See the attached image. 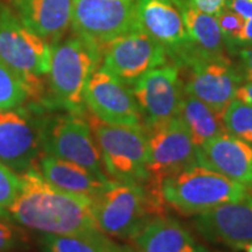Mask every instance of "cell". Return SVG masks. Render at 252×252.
Here are the masks:
<instances>
[{
	"label": "cell",
	"instance_id": "cell-2",
	"mask_svg": "<svg viewBox=\"0 0 252 252\" xmlns=\"http://www.w3.org/2000/svg\"><path fill=\"white\" fill-rule=\"evenodd\" d=\"M97 228L122 241H133L150 222L167 215L161 186L111 181L96 197Z\"/></svg>",
	"mask_w": 252,
	"mask_h": 252
},
{
	"label": "cell",
	"instance_id": "cell-8",
	"mask_svg": "<svg viewBox=\"0 0 252 252\" xmlns=\"http://www.w3.org/2000/svg\"><path fill=\"white\" fill-rule=\"evenodd\" d=\"M47 109L31 103L0 110V161L18 174L35 168L42 156Z\"/></svg>",
	"mask_w": 252,
	"mask_h": 252
},
{
	"label": "cell",
	"instance_id": "cell-35",
	"mask_svg": "<svg viewBox=\"0 0 252 252\" xmlns=\"http://www.w3.org/2000/svg\"><path fill=\"white\" fill-rule=\"evenodd\" d=\"M244 252H252V242H250V243H248L245 247L243 248Z\"/></svg>",
	"mask_w": 252,
	"mask_h": 252
},
{
	"label": "cell",
	"instance_id": "cell-31",
	"mask_svg": "<svg viewBox=\"0 0 252 252\" xmlns=\"http://www.w3.org/2000/svg\"><path fill=\"white\" fill-rule=\"evenodd\" d=\"M252 46V19H248L245 20L243 30L241 31L237 39L235 40L234 46L231 49V56L234 55L236 50L242 48V47H248Z\"/></svg>",
	"mask_w": 252,
	"mask_h": 252
},
{
	"label": "cell",
	"instance_id": "cell-25",
	"mask_svg": "<svg viewBox=\"0 0 252 252\" xmlns=\"http://www.w3.org/2000/svg\"><path fill=\"white\" fill-rule=\"evenodd\" d=\"M225 132L252 145V105L235 98L222 113Z\"/></svg>",
	"mask_w": 252,
	"mask_h": 252
},
{
	"label": "cell",
	"instance_id": "cell-17",
	"mask_svg": "<svg viewBox=\"0 0 252 252\" xmlns=\"http://www.w3.org/2000/svg\"><path fill=\"white\" fill-rule=\"evenodd\" d=\"M198 163L252 190V145L222 133L198 147Z\"/></svg>",
	"mask_w": 252,
	"mask_h": 252
},
{
	"label": "cell",
	"instance_id": "cell-21",
	"mask_svg": "<svg viewBox=\"0 0 252 252\" xmlns=\"http://www.w3.org/2000/svg\"><path fill=\"white\" fill-rule=\"evenodd\" d=\"M184 19L197 55L229 58L228 48L216 17L204 13L189 0H173Z\"/></svg>",
	"mask_w": 252,
	"mask_h": 252
},
{
	"label": "cell",
	"instance_id": "cell-33",
	"mask_svg": "<svg viewBox=\"0 0 252 252\" xmlns=\"http://www.w3.org/2000/svg\"><path fill=\"white\" fill-rule=\"evenodd\" d=\"M236 98L252 105V81L244 82L236 93Z\"/></svg>",
	"mask_w": 252,
	"mask_h": 252
},
{
	"label": "cell",
	"instance_id": "cell-34",
	"mask_svg": "<svg viewBox=\"0 0 252 252\" xmlns=\"http://www.w3.org/2000/svg\"><path fill=\"white\" fill-rule=\"evenodd\" d=\"M0 219H7V220H11V217H9V214L6 209L4 208H0Z\"/></svg>",
	"mask_w": 252,
	"mask_h": 252
},
{
	"label": "cell",
	"instance_id": "cell-12",
	"mask_svg": "<svg viewBox=\"0 0 252 252\" xmlns=\"http://www.w3.org/2000/svg\"><path fill=\"white\" fill-rule=\"evenodd\" d=\"M137 26L135 0H74L72 32L100 48Z\"/></svg>",
	"mask_w": 252,
	"mask_h": 252
},
{
	"label": "cell",
	"instance_id": "cell-10",
	"mask_svg": "<svg viewBox=\"0 0 252 252\" xmlns=\"http://www.w3.org/2000/svg\"><path fill=\"white\" fill-rule=\"evenodd\" d=\"M169 62L165 48L137 26L103 47L100 65L131 87L146 72Z\"/></svg>",
	"mask_w": 252,
	"mask_h": 252
},
{
	"label": "cell",
	"instance_id": "cell-19",
	"mask_svg": "<svg viewBox=\"0 0 252 252\" xmlns=\"http://www.w3.org/2000/svg\"><path fill=\"white\" fill-rule=\"evenodd\" d=\"M132 242L134 252H209L181 222L167 215L150 222Z\"/></svg>",
	"mask_w": 252,
	"mask_h": 252
},
{
	"label": "cell",
	"instance_id": "cell-1",
	"mask_svg": "<svg viewBox=\"0 0 252 252\" xmlns=\"http://www.w3.org/2000/svg\"><path fill=\"white\" fill-rule=\"evenodd\" d=\"M20 188L7 212L18 224L43 235H70L98 229L96 197L53 186L36 168L19 174ZM99 230V229H98Z\"/></svg>",
	"mask_w": 252,
	"mask_h": 252
},
{
	"label": "cell",
	"instance_id": "cell-7",
	"mask_svg": "<svg viewBox=\"0 0 252 252\" xmlns=\"http://www.w3.org/2000/svg\"><path fill=\"white\" fill-rule=\"evenodd\" d=\"M86 113H47L42 134L43 153L76 163L100 180L110 181Z\"/></svg>",
	"mask_w": 252,
	"mask_h": 252
},
{
	"label": "cell",
	"instance_id": "cell-13",
	"mask_svg": "<svg viewBox=\"0 0 252 252\" xmlns=\"http://www.w3.org/2000/svg\"><path fill=\"white\" fill-rule=\"evenodd\" d=\"M185 91L196 97L222 115L236 98L238 88L244 83L237 67L230 58L195 55L188 64Z\"/></svg>",
	"mask_w": 252,
	"mask_h": 252
},
{
	"label": "cell",
	"instance_id": "cell-4",
	"mask_svg": "<svg viewBox=\"0 0 252 252\" xmlns=\"http://www.w3.org/2000/svg\"><path fill=\"white\" fill-rule=\"evenodd\" d=\"M0 60L27 84L31 103L46 108L45 77L52 63V45L4 4H0Z\"/></svg>",
	"mask_w": 252,
	"mask_h": 252
},
{
	"label": "cell",
	"instance_id": "cell-3",
	"mask_svg": "<svg viewBox=\"0 0 252 252\" xmlns=\"http://www.w3.org/2000/svg\"><path fill=\"white\" fill-rule=\"evenodd\" d=\"M102 63V48L74 33L52 46L47 75V109L84 113V93L91 75Z\"/></svg>",
	"mask_w": 252,
	"mask_h": 252
},
{
	"label": "cell",
	"instance_id": "cell-32",
	"mask_svg": "<svg viewBox=\"0 0 252 252\" xmlns=\"http://www.w3.org/2000/svg\"><path fill=\"white\" fill-rule=\"evenodd\" d=\"M225 7L236 12L245 20L252 19V2L249 0H226Z\"/></svg>",
	"mask_w": 252,
	"mask_h": 252
},
{
	"label": "cell",
	"instance_id": "cell-24",
	"mask_svg": "<svg viewBox=\"0 0 252 252\" xmlns=\"http://www.w3.org/2000/svg\"><path fill=\"white\" fill-rule=\"evenodd\" d=\"M31 102L25 81L0 60V110L13 109Z\"/></svg>",
	"mask_w": 252,
	"mask_h": 252
},
{
	"label": "cell",
	"instance_id": "cell-22",
	"mask_svg": "<svg viewBox=\"0 0 252 252\" xmlns=\"http://www.w3.org/2000/svg\"><path fill=\"white\" fill-rule=\"evenodd\" d=\"M42 252H134L133 247L121 244L98 229L70 235H43Z\"/></svg>",
	"mask_w": 252,
	"mask_h": 252
},
{
	"label": "cell",
	"instance_id": "cell-36",
	"mask_svg": "<svg viewBox=\"0 0 252 252\" xmlns=\"http://www.w3.org/2000/svg\"><path fill=\"white\" fill-rule=\"evenodd\" d=\"M249 1H251V2H252V0H249Z\"/></svg>",
	"mask_w": 252,
	"mask_h": 252
},
{
	"label": "cell",
	"instance_id": "cell-18",
	"mask_svg": "<svg viewBox=\"0 0 252 252\" xmlns=\"http://www.w3.org/2000/svg\"><path fill=\"white\" fill-rule=\"evenodd\" d=\"M28 28L54 45L71 27L74 0H9Z\"/></svg>",
	"mask_w": 252,
	"mask_h": 252
},
{
	"label": "cell",
	"instance_id": "cell-23",
	"mask_svg": "<svg viewBox=\"0 0 252 252\" xmlns=\"http://www.w3.org/2000/svg\"><path fill=\"white\" fill-rule=\"evenodd\" d=\"M179 117L185 123L197 149L217 135L225 133L222 115L186 91Z\"/></svg>",
	"mask_w": 252,
	"mask_h": 252
},
{
	"label": "cell",
	"instance_id": "cell-27",
	"mask_svg": "<svg viewBox=\"0 0 252 252\" xmlns=\"http://www.w3.org/2000/svg\"><path fill=\"white\" fill-rule=\"evenodd\" d=\"M20 178L14 171L0 161V208L7 210L18 196Z\"/></svg>",
	"mask_w": 252,
	"mask_h": 252
},
{
	"label": "cell",
	"instance_id": "cell-6",
	"mask_svg": "<svg viewBox=\"0 0 252 252\" xmlns=\"http://www.w3.org/2000/svg\"><path fill=\"white\" fill-rule=\"evenodd\" d=\"M86 115L110 180L150 182L149 150L144 126L110 124L94 117L88 110Z\"/></svg>",
	"mask_w": 252,
	"mask_h": 252
},
{
	"label": "cell",
	"instance_id": "cell-20",
	"mask_svg": "<svg viewBox=\"0 0 252 252\" xmlns=\"http://www.w3.org/2000/svg\"><path fill=\"white\" fill-rule=\"evenodd\" d=\"M35 168L53 186L69 193L97 197L112 180L103 181L76 163L42 153Z\"/></svg>",
	"mask_w": 252,
	"mask_h": 252
},
{
	"label": "cell",
	"instance_id": "cell-11",
	"mask_svg": "<svg viewBox=\"0 0 252 252\" xmlns=\"http://www.w3.org/2000/svg\"><path fill=\"white\" fill-rule=\"evenodd\" d=\"M135 20L141 30L165 48L169 61L180 69L197 55L173 0H135Z\"/></svg>",
	"mask_w": 252,
	"mask_h": 252
},
{
	"label": "cell",
	"instance_id": "cell-5",
	"mask_svg": "<svg viewBox=\"0 0 252 252\" xmlns=\"http://www.w3.org/2000/svg\"><path fill=\"white\" fill-rule=\"evenodd\" d=\"M161 194L166 206L184 216L252 197L248 187L201 163L163 179Z\"/></svg>",
	"mask_w": 252,
	"mask_h": 252
},
{
	"label": "cell",
	"instance_id": "cell-14",
	"mask_svg": "<svg viewBox=\"0 0 252 252\" xmlns=\"http://www.w3.org/2000/svg\"><path fill=\"white\" fill-rule=\"evenodd\" d=\"M143 126L178 117L185 97L180 68L169 62L153 69L131 86Z\"/></svg>",
	"mask_w": 252,
	"mask_h": 252
},
{
	"label": "cell",
	"instance_id": "cell-28",
	"mask_svg": "<svg viewBox=\"0 0 252 252\" xmlns=\"http://www.w3.org/2000/svg\"><path fill=\"white\" fill-rule=\"evenodd\" d=\"M7 219H0V252H13L25 243V235Z\"/></svg>",
	"mask_w": 252,
	"mask_h": 252
},
{
	"label": "cell",
	"instance_id": "cell-15",
	"mask_svg": "<svg viewBox=\"0 0 252 252\" xmlns=\"http://www.w3.org/2000/svg\"><path fill=\"white\" fill-rule=\"evenodd\" d=\"M86 108L94 117L110 124L143 126V117L130 86L99 65L88 82Z\"/></svg>",
	"mask_w": 252,
	"mask_h": 252
},
{
	"label": "cell",
	"instance_id": "cell-30",
	"mask_svg": "<svg viewBox=\"0 0 252 252\" xmlns=\"http://www.w3.org/2000/svg\"><path fill=\"white\" fill-rule=\"evenodd\" d=\"M194 6L204 13L216 17L225 8L226 0H189Z\"/></svg>",
	"mask_w": 252,
	"mask_h": 252
},
{
	"label": "cell",
	"instance_id": "cell-9",
	"mask_svg": "<svg viewBox=\"0 0 252 252\" xmlns=\"http://www.w3.org/2000/svg\"><path fill=\"white\" fill-rule=\"evenodd\" d=\"M149 150L147 169L151 182L161 186L163 179L198 163V150L185 123L179 117L144 125Z\"/></svg>",
	"mask_w": 252,
	"mask_h": 252
},
{
	"label": "cell",
	"instance_id": "cell-26",
	"mask_svg": "<svg viewBox=\"0 0 252 252\" xmlns=\"http://www.w3.org/2000/svg\"><path fill=\"white\" fill-rule=\"evenodd\" d=\"M216 20L225 40L229 54L231 55L232 46H234L235 40L237 39L241 31L243 30L245 19L230 8L225 7L219 15H216Z\"/></svg>",
	"mask_w": 252,
	"mask_h": 252
},
{
	"label": "cell",
	"instance_id": "cell-16",
	"mask_svg": "<svg viewBox=\"0 0 252 252\" xmlns=\"http://www.w3.org/2000/svg\"><path fill=\"white\" fill-rule=\"evenodd\" d=\"M193 225L210 243L243 250L252 242V197L197 214Z\"/></svg>",
	"mask_w": 252,
	"mask_h": 252
},
{
	"label": "cell",
	"instance_id": "cell-29",
	"mask_svg": "<svg viewBox=\"0 0 252 252\" xmlns=\"http://www.w3.org/2000/svg\"><path fill=\"white\" fill-rule=\"evenodd\" d=\"M234 55L237 59L236 67L244 82L252 81V46L242 47L236 50Z\"/></svg>",
	"mask_w": 252,
	"mask_h": 252
}]
</instances>
